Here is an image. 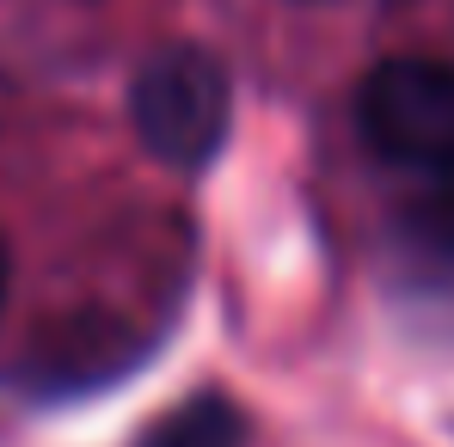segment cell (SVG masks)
Here are the masks:
<instances>
[{
  "mask_svg": "<svg viewBox=\"0 0 454 447\" xmlns=\"http://www.w3.org/2000/svg\"><path fill=\"white\" fill-rule=\"evenodd\" d=\"M129 117H136V135L153 159L197 172L222 153L227 117H233L227 68L197 43H172L142 62V74L129 86Z\"/></svg>",
  "mask_w": 454,
  "mask_h": 447,
  "instance_id": "6da1fadb",
  "label": "cell"
},
{
  "mask_svg": "<svg viewBox=\"0 0 454 447\" xmlns=\"http://www.w3.org/2000/svg\"><path fill=\"white\" fill-rule=\"evenodd\" d=\"M369 148L411 172H454V62L393 56L356 92Z\"/></svg>",
  "mask_w": 454,
  "mask_h": 447,
  "instance_id": "7a4b0ae2",
  "label": "cell"
},
{
  "mask_svg": "<svg viewBox=\"0 0 454 447\" xmlns=\"http://www.w3.org/2000/svg\"><path fill=\"white\" fill-rule=\"evenodd\" d=\"M136 447H246V423L222 392H197V398L172 405Z\"/></svg>",
  "mask_w": 454,
  "mask_h": 447,
  "instance_id": "3957f363",
  "label": "cell"
},
{
  "mask_svg": "<svg viewBox=\"0 0 454 447\" xmlns=\"http://www.w3.org/2000/svg\"><path fill=\"white\" fill-rule=\"evenodd\" d=\"M0 300H6V245H0Z\"/></svg>",
  "mask_w": 454,
  "mask_h": 447,
  "instance_id": "277c9868",
  "label": "cell"
}]
</instances>
